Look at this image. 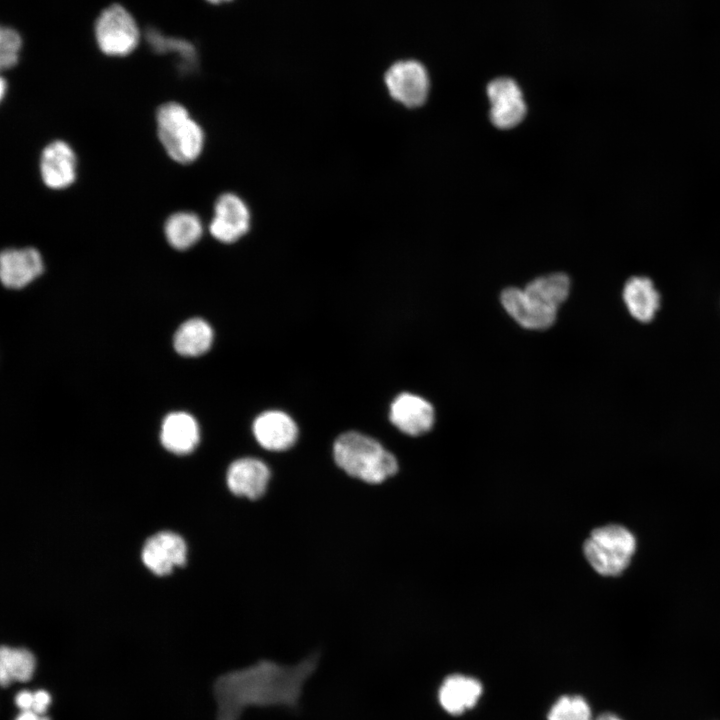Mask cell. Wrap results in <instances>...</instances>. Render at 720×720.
Listing matches in <instances>:
<instances>
[{"mask_svg":"<svg viewBox=\"0 0 720 720\" xmlns=\"http://www.w3.org/2000/svg\"><path fill=\"white\" fill-rule=\"evenodd\" d=\"M384 81L390 96L410 108L422 105L430 88L427 70L416 60L393 63L387 69Z\"/></svg>","mask_w":720,"mask_h":720,"instance_id":"7","label":"cell"},{"mask_svg":"<svg viewBox=\"0 0 720 720\" xmlns=\"http://www.w3.org/2000/svg\"><path fill=\"white\" fill-rule=\"evenodd\" d=\"M34 694L30 691H20L15 697L16 705L22 710H32Z\"/></svg>","mask_w":720,"mask_h":720,"instance_id":"26","label":"cell"},{"mask_svg":"<svg viewBox=\"0 0 720 720\" xmlns=\"http://www.w3.org/2000/svg\"><path fill=\"white\" fill-rule=\"evenodd\" d=\"M634 550L633 535L615 524L594 529L584 543L587 561L603 576L620 574L628 566Z\"/></svg>","mask_w":720,"mask_h":720,"instance_id":"5","label":"cell"},{"mask_svg":"<svg viewBox=\"0 0 720 720\" xmlns=\"http://www.w3.org/2000/svg\"><path fill=\"white\" fill-rule=\"evenodd\" d=\"M333 458L347 475L368 484H380L398 471L395 456L377 440L359 432L341 434L333 445Z\"/></svg>","mask_w":720,"mask_h":720,"instance_id":"3","label":"cell"},{"mask_svg":"<svg viewBox=\"0 0 720 720\" xmlns=\"http://www.w3.org/2000/svg\"><path fill=\"white\" fill-rule=\"evenodd\" d=\"M320 658L319 651L295 664L263 658L220 675L213 685L216 720H240L251 707H279L299 713L304 686L316 672Z\"/></svg>","mask_w":720,"mask_h":720,"instance_id":"1","label":"cell"},{"mask_svg":"<svg viewBox=\"0 0 720 720\" xmlns=\"http://www.w3.org/2000/svg\"><path fill=\"white\" fill-rule=\"evenodd\" d=\"M390 420L401 432L419 436L428 432L434 423L433 406L411 393L398 395L390 407Z\"/></svg>","mask_w":720,"mask_h":720,"instance_id":"14","label":"cell"},{"mask_svg":"<svg viewBox=\"0 0 720 720\" xmlns=\"http://www.w3.org/2000/svg\"><path fill=\"white\" fill-rule=\"evenodd\" d=\"M487 95L491 104L490 120L496 127L513 128L524 119L527 107L515 80L508 77L492 80L487 86Z\"/></svg>","mask_w":720,"mask_h":720,"instance_id":"9","label":"cell"},{"mask_svg":"<svg viewBox=\"0 0 720 720\" xmlns=\"http://www.w3.org/2000/svg\"><path fill=\"white\" fill-rule=\"evenodd\" d=\"M146 39L150 47L156 53H176L179 57V65L183 72H191L197 65L198 56L193 44L187 40L164 36L154 28L146 33Z\"/></svg>","mask_w":720,"mask_h":720,"instance_id":"22","label":"cell"},{"mask_svg":"<svg viewBox=\"0 0 720 720\" xmlns=\"http://www.w3.org/2000/svg\"><path fill=\"white\" fill-rule=\"evenodd\" d=\"M40 176L48 188L63 190L77 178V156L64 140L49 142L40 155Z\"/></svg>","mask_w":720,"mask_h":720,"instance_id":"10","label":"cell"},{"mask_svg":"<svg viewBox=\"0 0 720 720\" xmlns=\"http://www.w3.org/2000/svg\"><path fill=\"white\" fill-rule=\"evenodd\" d=\"M160 438L168 451L180 455L188 454L199 442V427L190 414L173 412L165 417Z\"/></svg>","mask_w":720,"mask_h":720,"instance_id":"17","label":"cell"},{"mask_svg":"<svg viewBox=\"0 0 720 720\" xmlns=\"http://www.w3.org/2000/svg\"><path fill=\"white\" fill-rule=\"evenodd\" d=\"M35 658L25 648L2 646L0 650V681L7 686L11 681H28L35 669Z\"/></svg>","mask_w":720,"mask_h":720,"instance_id":"21","label":"cell"},{"mask_svg":"<svg viewBox=\"0 0 720 720\" xmlns=\"http://www.w3.org/2000/svg\"><path fill=\"white\" fill-rule=\"evenodd\" d=\"M623 300L630 315L647 323L660 307V294L648 277L633 276L624 285Z\"/></svg>","mask_w":720,"mask_h":720,"instance_id":"18","label":"cell"},{"mask_svg":"<svg viewBox=\"0 0 720 720\" xmlns=\"http://www.w3.org/2000/svg\"><path fill=\"white\" fill-rule=\"evenodd\" d=\"M7 88V84L4 78L1 79V97L3 98L5 96V91Z\"/></svg>","mask_w":720,"mask_h":720,"instance_id":"29","label":"cell"},{"mask_svg":"<svg viewBox=\"0 0 720 720\" xmlns=\"http://www.w3.org/2000/svg\"><path fill=\"white\" fill-rule=\"evenodd\" d=\"M95 38L104 54L122 57L135 50L140 32L133 16L120 4H113L98 16Z\"/></svg>","mask_w":720,"mask_h":720,"instance_id":"6","label":"cell"},{"mask_svg":"<svg viewBox=\"0 0 720 720\" xmlns=\"http://www.w3.org/2000/svg\"><path fill=\"white\" fill-rule=\"evenodd\" d=\"M158 139L167 155L179 164L196 161L205 145L201 125L181 103L161 104L156 111Z\"/></svg>","mask_w":720,"mask_h":720,"instance_id":"4","label":"cell"},{"mask_svg":"<svg viewBox=\"0 0 720 720\" xmlns=\"http://www.w3.org/2000/svg\"><path fill=\"white\" fill-rule=\"evenodd\" d=\"M270 478L271 471L266 463L254 457H243L228 467L226 484L235 496L255 501L265 494Z\"/></svg>","mask_w":720,"mask_h":720,"instance_id":"11","label":"cell"},{"mask_svg":"<svg viewBox=\"0 0 720 720\" xmlns=\"http://www.w3.org/2000/svg\"><path fill=\"white\" fill-rule=\"evenodd\" d=\"M569 289L568 276L553 273L532 280L523 289H505L501 294V303L521 326L542 330L554 323L558 307L568 297Z\"/></svg>","mask_w":720,"mask_h":720,"instance_id":"2","label":"cell"},{"mask_svg":"<svg viewBox=\"0 0 720 720\" xmlns=\"http://www.w3.org/2000/svg\"><path fill=\"white\" fill-rule=\"evenodd\" d=\"M206 1H208L209 3H212V4H220V3H224V2H229L231 0H206Z\"/></svg>","mask_w":720,"mask_h":720,"instance_id":"30","label":"cell"},{"mask_svg":"<svg viewBox=\"0 0 720 720\" xmlns=\"http://www.w3.org/2000/svg\"><path fill=\"white\" fill-rule=\"evenodd\" d=\"M40 715L32 710L22 711L16 720H39Z\"/></svg>","mask_w":720,"mask_h":720,"instance_id":"28","label":"cell"},{"mask_svg":"<svg viewBox=\"0 0 720 720\" xmlns=\"http://www.w3.org/2000/svg\"><path fill=\"white\" fill-rule=\"evenodd\" d=\"M34 694V701L32 706V711L37 713L38 715H42L47 710L51 698L50 694L45 690H38L33 693Z\"/></svg>","mask_w":720,"mask_h":720,"instance_id":"25","label":"cell"},{"mask_svg":"<svg viewBox=\"0 0 720 720\" xmlns=\"http://www.w3.org/2000/svg\"><path fill=\"white\" fill-rule=\"evenodd\" d=\"M594 720H624V719L612 711L605 710V711H601L600 713H598L594 717Z\"/></svg>","mask_w":720,"mask_h":720,"instance_id":"27","label":"cell"},{"mask_svg":"<svg viewBox=\"0 0 720 720\" xmlns=\"http://www.w3.org/2000/svg\"><path fill=\"white\" fill-rule=\"evenodd\" d=\"M187 547L183 538L170 531H162L148 538L141 558L144 565L156 575L170 573L186 561Z\"/></svg>","mask_w":720,"mask_h":720,"instance_id":"12","label":"cell"},{"mask_svg":"<svg viewBox=\"0 0 720 720\" xmlns=\"http://www.w3.org/2000/svg\"><path fill=\"white\" fill-rule=\"evenodd\" d=\"M22 39L19 33L10 28L3 27L0 31V66L3 70L14 67L19 58Z\"/></svg>","mask_w":720,"mask_h":720,"instance_id":"24","label":"cell"},{"mask_svg":"<svg viewBox=\"0 0 720 720\" xmlns=\"http://www.w3.org/2000/svg\"><path fill=\"white\" fill-rule=\"evenodd\" d=\"M252 431L262 448L275 452L288 450L298 437V428L294 420L278 410L261 413L254 420Z\"/></svg>","mask_w":720,"mask_h":720,"instance_id":"15","label":"cell"},{"mask_svg":"<svg viewBox=\"0 0 720 720\" xmlns=\"http://www.w3.org/2000/svg\"><path fill=\"white\" fill-rule=\"evenodd\" d=\"M43 269L42 256L33 247L8 248L0 255V277L7 288L19 289L28 285Z\"/></svg>","mask_w":720,"mask_h":720,"instance_id":"13","label":"cell"},{"mask_svg":"<svg viewBox=\"0 0 720 720\" xmlns=\"http://www.w3.org/2000/svg\"><path fill=\"white\" fill-rule=\"evenodd\" d=\"M250 224V210L240 196L228 192L217 198L209 224L210 234L216 240L227 244L236 242L249 231Z\"/></svg>","mask_w":720,"mask_h":720,"instance_id":"8","label":"cell"},{"mask_svg":"<svg viewBox=\"0 0 720 720\" xmlns=\"http://www.w3.org/2000/svg\"><path fill=\"white\" fill-rule=\"evenodd\" d=\"M593 709L580 694L560 696L550 707L547 720H594Z\"/></svg>","mask_w":720,"mask_h":720,"instance_id":"23","label":"cell"},{"mask_svg":"<svg viewBox=\"0 0 720 720\" xmlns=\"http://www.w3.org/2000/svg\"><path fill=\"white\" fill-rule=\"evenodd\" d=\"M39 720H50V719H49L48 717H45V716H40V717H39Z\"/></svg>","mask_w":720,"mask_h":720,"instance_id":"31","label":"cell"},{"mask_svg":"<svg viewBox=\"0 0 720 720\" xmlns=\"http://www.w3.org/2000/svg\"><path fill=\"white\" fill-rule=\"evenodd\" d=\"M202 234L201 219L190 211L175 212L164 223L165 238L169 245L177 250L191 248L200 240Z\"/></svg>","mask_w":720,"mask_h":720,"instance_id":"19","label":"cell"},{"mask_svg":"<svg viewBox=\"0 0 720 720\" xmlns=\"http://www.w3.org/2000/svg\"><path fill=\"white\" fill-rule=\"evenodd\" d=\"M213 342L211 326L200 318L189 319L176 331L174 348L183 356H199L209 350Z\"/></svg>","mask_w":720,"mask_h":720,"instance_id":"20","label":"cell"},{"mask_svg":"<svg viewBox=\"0 0 720 720\" xmlns=\"http://www.w3.org/2000/svg\"><path fill=\"white\" fill-rule=\"evenodd\" d=\"M483 692L481 682L468 675L450 674L438 688V701L449 714L460 715L473 708Z\"/></svg>","mask_w":720,"mask_h":720,"instance_id":"16","label":"cell"}]
</instances>
